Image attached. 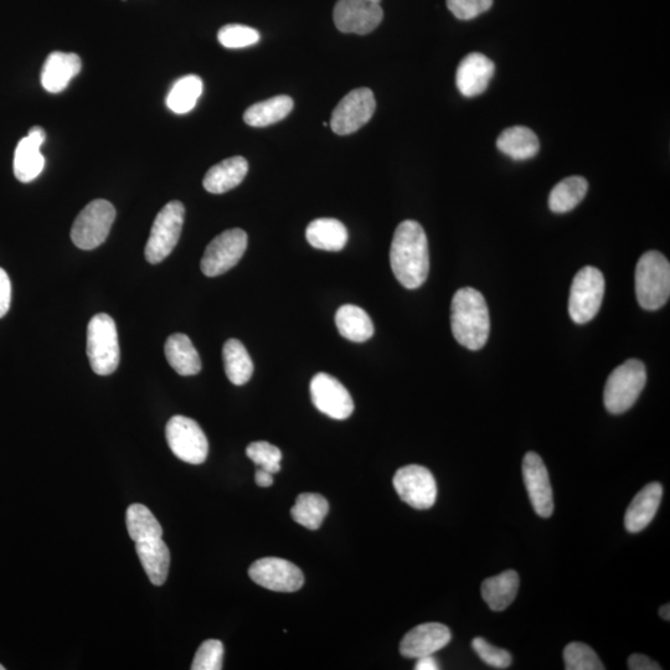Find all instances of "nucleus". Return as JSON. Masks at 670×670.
Wrapping results in <instances>:
<instances>
[{
  "label": "nucleus",
  "instance_id": "f257e3e1",
  "mask_svg": "<svg viewBox=\"0 0 670 670\" xmlns=\"http://www.w3.org/2000/svg\"><path fill=\"white\" fill-rule=\"evenodd\" d=\"M390 264L396 280L407 290H416L426 282L430 272L429 241L417 221H402L396 228Z\"/></svg>",
  "mask_w": 670,
  "mask_h": 670
},
{
  "label": "nucleus",
  "instance_id": "f03ea898",
  "mask_svg": "<svg viewBox=\"0 0 670 670\" xmlns=\"http://www.w3.org/2000/svg\"><path fill=\"white\" fill-rule=\"evenodd\" d=\"M453 337L469 350H479L486 345L491 332V319L486 300L472 287L461 288L451 304Z\"/></svg>",
  "mask_w": 670,
  "mask_h": 670
},
{
  "label": "nucleus",
  "instance_id": "7ed1b4c3",
  "mask_svg": "<svg viewBox=\"0 0 670 670\" xmlns=\"http://www.w3.org/2000/svg\"><path fill=\"white\" fill-rule=\"evenodd\" d=\"M636 296L647 311H657L666 306L670 296V264L658 251L642 255L636 267Z\"/></svg>",
  "mask_w": 670,
  "mask_h": 670
},
{
  "label": "nucleus",
  "instance_id": "20e7f679",
  "mask_svg": "<svg viewBox=\"0 0 670 670\" xmlns=\"http://www.w3.org/2000/svg\"><path fill=\"white\" fill-rule=\"evenodd\" d=\"M647 383L646 365L630 359L612 371L603 391V402L610 414L621 415L631 409Z\"/></svg>",
  "mask_w": 670,
  "mask_h": 670
},
{
  "label": "nucleus",
  "instance_id": "39448f33",
  "mask_svg": "<svg viewBox=\"0 0 670 670\" xmlns=\"http://www.w3.org/2000/svg\"><path fill=\"white\" fill-rule=\"evenodd\" d=\"M87 355L97 375H111L120 365L116 323L106 313L96 314L87 327Z\"/></svg>",
  "mask_w": 670,
  "mask_h": 670
},
{
  "label": "nucleus",
  "instance_id": "423d86ee",
  "mask_svg": "<svg viewBox=\"0 0 670 670\" xmlns=\"http://www.w3.org/2000/svg\"><path fill=\"white\" fill-rule=\"evenodd\" d=\"M116 210L110 201L97 199L85 206L72 225L71 240L81 250H95L107 240Z\"/></svg>",
  "mask_w": 670,
  "mask_h": 670
},
{
  "label": "nucleus",
  "instance_id": "0eeeda50",
  "mask_svg": "<svg viewBox=\"0 0 670 670\" xmlns=\"http://www.w3.org/2000/svg\"><path fill=\"white\" fill-rule=\"evenodd\" d=\"M184 218V205L177 200L170 201L159 211L144 250L149 264L157 265L172 254L182 235Z\"/></svg>",
  "mask_w": 670,
  "mask_h": 670
},
{
  "label": "nucleus",
  "instance_id": "6e6552de",
  "mask_svg": "<svg viewBox=\"0 0 670 670\" xmlns=\"http://www.w3.org/2000/svg\"><path fill=\"white\" fill-rule=\"evenodd\" d=\"M605 296V277L596 267L586 266L576 273L572 281L569 313L572 321L586 324L599 313Z\"/></svg>",
  "mask_w": 670,
  "mask_h": 670
},
{
  "label": "nucleus",
  "instance_id": "1a4fd4ad",
  "mask_svg": "<svg viewBox=\"0 0 670 670\" xmlns=\"http://www.w3.org/2000/svg\"><path fill=\"white\" fill-rule=\"evenodd\" d=\"M166 437L170 450L179 460L189 465H201L209 453L208 438L197 421L185 416H174L168 421Z\"/></svg>",
  "mask_w": 670,
  "mask_h": 670
},
{
  "label": "nucleus",
  "instance_id": "9d476101",
  "mask_svg": "<svg viewBox=\"0 0 670 670\" xmlns=\"http://www.w3.org/2000/svg\"><path fill=\"white\" fill-rule=\"evenodd\" d=\"M247 249V234L241 229L226 230L210 242L201 259L205 276L216 277L239 264Z\"/></svg>",
  "mask_w": 670,
  "mask_h": 670
},
{
  "label": "nucleus",
  "instance_id": "9b49d317",
  "mask_svg": "<svg viewBox=\"0 0 670 670\" xmlns=\"http://www.w3.org/2000/svg\"><path fill=\"white\" fill-rule=\"evenodd\" d=\"M381 0H338L333 19L339 32L367 35L383 22Z\"/></svg>",
  "mask_w": 670,
  "mask_h": 670
},
{
  "label": "nucleus",
  "instance_id": "f8f14e48",
  "mask_svg": "<svg viewBox=\"0 0 670 670\" xmlns=\"http://www.w3.org/2000/svg\"><path fill=\"white\" fill-rule=\"evenodd\" d=\"M375 110L373 91L367 87L350 91L334 108L331 118L332 130L338 136H348L357 132L367 125Z\"/></svg>",
  "mask_w": 670,
  "mask_h": 670
},
{
  "label": "nucleus",
  "instance_id": "ddd939ff",
  "mask_svg": "<svg viewBox=\"0 0 670 670\" xmlns=\"http://www.w3.org/2000/svg\"><path fill=\"white\" fill-rule=\"evenodd\" d=\"M395 491L402 502L415 509H430L437 499V483L429 469L410 465L399 469L394 476Z\"/></svg>",
  "mask_w": 670,
  "mask_h": 670
},
{
  "label": "nucleus",
  "instance_id": "4468645a",
  "mask_svg": "<svg viewBox=\"0 0 670 670\" xmlns=\"http://www.w3.org/2000/svg\"><path fill=\"white\" fill-rule=\"evenodd\" d=\"M249 575L255 584L275 592H296L304 584L303 572L291 561L264 558L250 566Z\"/></svg>",
  "mask_w": 670,
  "mask_h": 670
},
{
  "label": "nucleus",
  "instance_id": "2eb2a0df",
  "mask_svg": "<svg viewBox=\"0 0 670 670\" xmlns=\"http://www.w3.org/2000/svg\"><path fill=\"white\" fill-rule=\"evenodd\" d=\"M311 398L316 409L334 420H345L353 414L354 401L338 379L327 373L314 375Z\"/></svg>",
  "mask_w": 670,
  "mask_h": 670
},
{
  "label": "nucleus",
  "instance_id": "dca6fc26",
  "mask_svg": "<svg viewBox=\"0 0 670 670\" xmlns=\"http://www.w3.org/2000/svg\"><path fill=\"white\" fill-rule=\"evenodd\" d=\"M523 478L535 513L549 518L554 513V494L548 469L535 452H528L523 460Z\"/></svg>",
  "mask_w": 670,
  "mask_h": 670
},
{
  "label": "nucleus",
  "instance_id": "f3484780",
  "mask_svg": "<svg viewBox=\"0 0 670 670\" xmlns=\"http://www.w3.org/2000/svg\"><path fill=\"white\" fill-rule=\"evenodd\" d=\"M450 628L442 623H424L406 633L400 643V653L406 658L434 656L451 642Z\"/></svg>",
  "mask_w": 670,
  "mask_h": 670
},
{
  "label": "nucleus",
  "instance_id": "a211bd4d",
  "mask_svg": "<svg viewBox=\"0 0 670 670\" xmlns=\"http://www.w3.org/2000/svg\"><path fill=\"white\" fill-rule=\"evenodd\" d=\"M45 141L46 132L43 128L35 126L29 131L28 136L18 143L14 153V174L19 182H33L43 172L45 158L40 149Z\"/></svg>",
  "mask_w": 670,
  "mask_h": 670
},
{
  "label": "nucleus",
  "instance_id": "6ab92c4d",
  "mask_svg": "<svg viewBox=\"0 0 670 670\" xmlns=\"http://www.w3.org/2000/svg\"><path fill=\"white\" fill-rule=\"evenodd\" d=\"M496 72L493 61L481 53L468 54L457 67L456 85L465 97L482 95Z\"/></svg>",
  "mask_w": 670,
  "mask_h": 670
},
{
  "label": "nucleus",
  "instance_id": "aec40b11",
  "mask_svg": "<svg viewBox=\"0 0 670 670\" xmlns=\"http://www.w3.org/2000/svg\"><path fill=\"white\" fill-rule=\"evenodd\" d=\"M81 67L79 55L54 51L48 56L41 70V85L50 94H60L79 75Z\"/></svg>",
  "mask_w": 670,
  "mask_h": 670
},
{
  "label": "nucleus",
  "instance_id": "412c9836",
  "mask_svg": "<svg viewBox=\"0 0 670 670\" xmlns=\"http://www.w3.org/2000/svg\"><path fill=\"white\" fill-rule=\"evenodd\" d=\"M663 487L661 483L647 484L637 494L628 507L625 515V525L628 532L636 534L646 529L651 524L661 505Z\"/></svg>",
  "mask_w": 670,
  "mask_h": 670
},
{
  "label": "nucleus",
  "instance_id": "4be33fe9",
  "mask_svg": "<svg viewBox=\"0 0 670 670\" xmlns=\"http://www.w3.org/2000/svg\"><path fill=\"white\" fill-rule=\"evenodd\" d=\"M249 172V163L244 157H233L216 164L205 174L203 185L206 192L224 194L239 187Z\"/></svg>",
  "mask_w": 670,
  "mask_h": 670
},
{
  "label": "nucleus",
  "instance_id": "5701e85b",
  "mask_svg": "<svg viewBox=\"0 0 670 670\" xmlns=\"http://www.w3.org/2000/svg\"><path fill=\"white\" fill-rule=\"evenodd\" d=\"M136 551L149 581L154 586H162L167 581L170 553L162 538L136 543Z\"/></svg>",
  "mask_w": 670,
  "mask_h": 670
},
{
  "label": "nucleus",
  "instance_id": "b1692460",
  "mask_svg": "<svg viewBox=\"0 0 670 670\" xmlns=\"http://www.w3.org/2000/svg\"><path fill=\"white\" fill-rule=\"evenodd\" d=\"M335 326L343 338L354 343L367 342L374 335V323L364 309L344 304L335 314Z\"/></svg>",
  "mask_w": 670,
  "mask_h": 670
},
{
  "label": "nucleus",
  "instance_id": "393cba45",
  "mask_svg": "<svg viewBox=\"0 0 670 670\" xmlns=\"http://www.w3.org/2000/svg\"><path fill=\"white\" fill-rule=\"evenodd\" d=\"M164 352H166L170 367L177 371L179 375L192 376L200 373L201 360L199 353L188 335L182 333L170 335L166 347H164Z\"/></svg>",
  "mask_w": 670,
  "mask_h": 670
},
{
  "label": "nucleus",
  "instance_id": "a878e982",
  "mask_svg": "<svg viewBox=\"0 0 670 670\" xmlns=\"http://www.w3.org/2000/svg\"><path fill=\"white\" fill-rule=\"evenodd\" d=\"M519 590L517 571L508 570L489 577L482 584V596L492 611L501 612L512 605Z\"/></svg>",
  "mask_w": 670,
  "mask_h": 670
},
{
  "label": "nucleus",
  "instance_id": "bb28decb",
  "mask_svg": "<svg viewBox=\"0 0 670 670\" xmlns=\"http://www.w3.org/2000/svg\"><path fill=\"white\" fill-rule=\"evenodd\" d=\"M306 237L314 249L337 252L347 245L348 230L342 221L323 218L308 225Z\"/></svg>",
  "mask_w": 670,
  "mask_h": 670
},
{
  "label": "nucleus",
  "instance_id": "cd10ccee",
  "mask_svg": "<svg viewBox=\"0 0 670 670\" xmlns=\"http://www.w3.org/2000/svg\"><path fill=\"white\" fill-rule=\"evenodd\" d=\"M497 148L515 161H525L539 153L540 142L530 128L514 126L502 132L497 139Z\"/></svg>",
  "mask_w": 670,
  "mask_h": 670
},
{
  "label": "nucleus",
  "instance_id": "c85d7f7f",
  "mask_svg": "<svg viewBox=\"0 0 670 670\" xmlns=\"http://www.w3.org/2000/svg\"><path fill=\"white\" fill-rule=\"evenodd\" d=\"M295 102L290 96L280 95L270 100L255 103L244 113L246 125L251 127H267L285 120L290 115Z\"/></svg>",
  "mask_w": 670,
  "mask_h": 670
},
{
  "label": "nucleus",
  "instance_id": "c756f323",
  "mask_svg": "<svg viewBox=\"0 0 670 670\" xmlns=\"http://www.w3.org/2000/svg\"><path fill=\"white\" fill-rule=\"evenodd\" d=\"M223 359L226 376L237 386L249 383L254 374V363L245 345L237 339H229L224 344Z\"/></svg>",
  "mask_w": 670,
  "mask_h": 670
},
{
  "label": "nucleus",
  "instance_id": "7c9ffc66",
  "mask_svg": "<svg viewBox=\"0 0 670 670\" xmlns=\"http://www.w3.org/2000/svg\"><path fill=\"white\" fill-rule=\"evenodd\" d=\"M587 190H589V183L579 175L561 180L551 190L549 197L550 210L556 214L569 213L584 200Z\"/></svg>",
  "mask_w": 670,
  "mask_h": 670
},
{
  "label": "nucleus",
  "instance_id": "2f4dec72",
  "mask_svg": "<svg viewBox=\"0 0 670 670\" xmlns=\"http://www.w3.org/2000/svg\"><path fill=\"white\" fill-rule=\"evenodd\" d=\"M126 523L128 534L134 543L162 538L163 529L154 514L146 505L132 504L127 509Z\"/></svg>",
  "mask_w": 670,
  "mask_h": 670
},
{
  "label": "nucleus",
  "instance_id": "473e14b6",
  "mask_svg": "<svg viewBox=\"0 0 670 670\" xmlns=\"http://www.w3.org/2000/svg\"><path fill=\"white\" fill-rule=\"evenodd\" d=\"M329 512L327 499L316 493H303L298 496L291 514L296 523L309 530L321 528Z\"/></svg>",
  "mask_w": 670,
  "mask_h": 670
},
{
  "label": "nucleus",
  "instance_id": "72a5a7b5",
  "mask_svg": "<svg viewBox=\"0 0 670 670\" xmlns=\"http://www.w3.org/2000/svg\"><path fill=\"white\" fill-rule=\"evenodd\" d=\"M203 94V81L197 75H188L175 82L167 97V106L177 115L193 110Z\"/></svg>",
  "mask_w": 670,
  "mask_h": 670
},
{
  "label": "nucleus",
  "instance_id": "f704fd0d",
  "mask_svg": "<svg viewBox=\"0 0 670 670\" xmlns=\"http://www.w3.org/2000/svg\"><path fill=\"white\" fill-rule=\"evenodd\" d=\"M565 669L568 670H603L599 656L594 649L585 643L572 642L564 649Z\"/></svg>",
  "mask_w": 670,
  "mask_h": 670
},
{
  "label": "nucleus",
  "instance_id": "c9c22d12",
  "mask_svg": "<svg viewBox=\"0 0 670 670\" xmlns=\"http://www.w3.org/2000/svg\"><path fill=\"white\" fill-rule=\"evenodd\" d=\"M260 38L256 29L240 24L225 25L218 33L219 43L228 49L249 48L259 43Z\"/></svg>",
  "mask_w": 670,
  "mask_h": 670
},
{
  "label": "nucleus",
  "instance_id": "e433bc0d",
  "mask_svg": "<svg viewBox=\"0 0 670 670\" xmlns=\"http://www.w3.org/2000/svg\"><path fill=\"white\" fill-rule=\"evenodd\" d=\"M246 455L255 465L272 474L281 471L282 453L280 448L266 441L252 442L246 448Z\"/></svg>",
  "mask_w": 670,
  "mask_h": 670
},
{
  "label": "nucleus",
  "instance_id": "4c0bfd02",
  "mask_svg": "<svg viewBox=\"0 0 670 670\" xmlns=\"http://www.w3.org/2000/svg\"><path fill=\"white\" fill-rule=\"evenodd\" d=\"M224 644L218 639H208L198 649L192 664L193 670L223 669Z\"/></svg>",
  "mask_w": 670,
  "mask_h": 670
},
{
  "label": "nucleus",
  "instance_id": "58836bf2",
  "mask_svg": "<svg viewBox=\"0 0 670 670\" xmlns=\"http://www.w3.org/2000/svg\"><path fill=\"white\" fill-rule=\"evenodd\" d=\"M472 647L477 656L488 666L497 669H507L512 664V654L505 649L493 646L482 637L473 639Z\"/></svg>",
  "mask_w": 670,
  "mask_h": 670
},
{
  "label": "nucleus",
  "instance_id": "ea45409f",
  "mask_svg": "<svg viewBox=\"0 0 670 670\" xmlns=\"http://www.w3.org/2000/svg\"><path fill=\"white\" fill-rule=\"evenodd\" d=\"M493 0H447V7L460 20H471L491 9Z\"/></svg>",
  "mask_w": 670,
  "mask_h": 670
},
{
  "label": "nucleus",
  "instance_id": "a19ab883",
  "mask_svg": "<svg viewBox=\"0 0 670 670\" xmlns=\"http://www.w3.org/2000/svg\"><path fill=\"white\" fill-rule=\"evenodd\" d=\"M10 303H12V283L8 273L0 268V318L8 313Z\"/></svg>",
  "mask_w": 670,
  "mask_h": 670
},
{
  "label": "nucleus",
  "instance_id": "79ce46f5",
  "mask_svg": "<svg viewBox=\"0 0 670 670\" xmlns=\"http://www.w3.org/2000/svg\"><path fill=\"white\" fill-rule=\"evenodd\" d=\"M628 668L631 670H659V664L652 661L651 658L643 656V654H632L628 659Z\"/></svg>",
  "mask_w": 670,
  "mask_h": 670
},
{
  "label": "nucleus",
  "instance_id": "37998d69",
  "mask_svg": "<svg viewBox=\"0 0 670 670\" xmlns=\"http://www.w3.org/2000/svg\"><path fill=\"white\" fill-rule=\"evenodd\" d=\"M255 482L259 487H270L273 484V474L265 471V469L259 468L255 474Z\"/></svg>",
  "mask_w": 670,
  "mask_h": 670
},
{
  "label": "nucleus",
  "instance_id": "c03bdc74",
  "mask_svg": "<svg viewBox=\"0 0 670 670\" xmlns=\"http://www.w3.org/2000/svg\"><path fill=\"white\" fill-rule=\"evenodd\" d=\"M416 670H437L440 669V666H438V662L436 659L432 656H424L417 658Z\"/></svg>",
  "mask_w": 670,
  "mask_h": 670
},
{
  "label": "nucleus",
  "instance_id": "a18cd8bd",
  "mask_svg": "<svg viewBox=\"0 0 670 670\" xmlns=\"http://www.w3.org/2000/svg\"><path fill=\"white\" fill-rule=\"evenodd\" d=\"M659 615L663 618V620L669 621L670 620V605L667 603V605H664L661 607V610H659Z\"/></svg>",
  "mask_w": 670,
  "mask_h": 670
},
{
  "label": "nucleus",
  "instance_id": "49530a36",
  "mask_svg": "<svg viewBox=\"0 0 670 670\" xmlns=\"http://www.w3.org/2000/svg\"><path fill=\"white\" fill-rule=\"evenodd\" d=\"M5 668L0 664V670H4Z\"/></svg>",
  "mask_w": 670,
  "mask_h": 670
},
{
  "label": "nucleus",
  "instance_id": "de8ad7c7",
  "mask_svg": "<svg viewBox=\"0 0 670 670\" xmlns=\"http://www.w3.org/2000/svg\"><path fill=\"white\" fill-rule=\"evenodd\" d=\"M125 2H126V0H125Z\"/></svg>",
  "mask_w": 670,
  "mask_h": 670
}]
</instances>
